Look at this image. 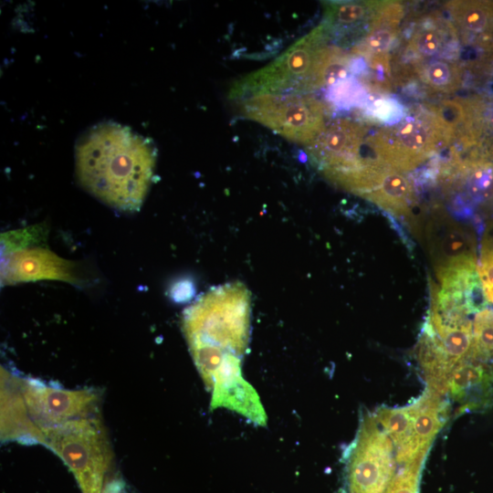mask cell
<instances>
[{
	"label": "cell",
	"instance_id": "cell-1",
	"mask_svg": "<svg viewBox=\"0 0 493 493\" xmlns=\"http://www.w3.org/2000/svg\"><path fill=\"white\" fill-rule=\"evenodd\" d=\"M251 294L241 282L214 288L187 307L182 330L194 362L211 393L212 410L226 408L257 426L267 416L260 397L242 374L248 346Z\"/></svg>",
	"mask_w": 493,
	"mask_h": 493
},
{
	"label": "cell",
	"instance_id": "cell-2",
	"mask_svg": "<svg viewBox=\"0 0 493 493\" xmlns=\"http://www.w3.org/2000/svg\"><path fill=\"white\" fill-rule=\"evenodd\" d=\"M157 149L127 125L104 121L87 129L75 145L79 184L110 207L141 209L152 182Z\"/></svg>",
	"mask_w": 493,
	"mask_h": 493
},
{
	"label": "cell",
	"instance_id": "cell-3",
	"mask_svg": "<svg viewBox=\"0 0 493 493\" xmlns=\"http://www.w3.org/2000/svg\"><path fill=\"white\" fill-rule=\"evenodd\" d=\"M330 33L324 23L290 46L272 63L239 79L231 100L261 94H304L327 86L329 68L341 49L328 46Z\"/></svg>",
	"mask_w": 493,
	"mask_h": 493
},
{
	"label": "cell",
	"instance_id": "cell-4",
	"mask_svg": "<svg viewBox=\"0 0 493 493\" xmlns=\"http://www.w3.org/2000/svg\"><path fill=\"white\" fill-rule=\"evenodd\" d=\"M408 433L400 438L397 452L393 453V437L377 413L364 415L355 439L346 451L348 493H386L402 467L424 462H409L398 467L404 461L426 456L408 439Z\"/></svg>",
	"mask_w": 493,
	"mask_h": 493
},
{
	"label": "cell",
	"instance_id": "cell-5",
	"mask_svg": "<svg viewBox=\"0 0 493 493\" xmlns=\"http://www.w3.org/2000/svg\"><path fill=\"white\" fill-rule=\"evenodd\" d=\"M42 431L45 445L68 466L81 493H102L111 453L101 422L91 415Z\"/></svg>",
	"mask_w": 493,
	"mask_h": 493
},
{
	"label": "cell",
	"instance_id": "cell-6",
	"mask_svg": "<svg viewBox=\"0 0 493 493\" xmlns=\"http://www.w3.org/2000/svg\"><path fill=\"white\" fill-rule=\"evenodd\" d=\"M47 226L39 224L1 234V284L59 280L79 285L77 264L46 245Z\"/></svg>",
	"mask_w": 493,
	"mask_h": 493
},
{
	"label": "cell",
	"instance_id": "cell-7",
	"mask_svg": "<svg viewBox=\"0 0 493 493\" xmlns=\"http://www.w3.org/2000/svg\"><path fill=\"white\" fill-rule=\"evenodd\" d=\"M239 110L286 139L309 145L323 131L329 110L305 94H261L239 100Z\"/></svg>",
	"mask_w": 493,
	"mask_h": 493
},
{
	"label": "cell",
	"instance_id": "cell-8",
	"mask_svg": "<svg viewBox=\"0 0 493 493\" xmlns=\"http://www.w3.org/2000/svg\"><path fill=\"white\" fill-rule=\"evenodd\" d=\"M450 139L434 112L422 111L367 138L378 160L396 171L414 169Z\"/></svg>",
	"mask_w": 493,
	"mask_h": 493
},
{
	"label": "cell",
	"instance_id": "cell-9",
	"mask_svg": "<svg viewBox=\"0 0 493 493\" xmlns=\"http://www.w3.org/2000/svg\"><path fill=\"white\" fill-rule=\"evenodd\" d=\"M28 413L41 429L93 415L99 393L93 389L69 390L32 378H18Z\"/></svg>",
	"mask_w": 493,
	"mask_h": 493
},
{
	"label": "cell",
	"instance_id": "cell-10",
	"mask_svg": "<svg viewBox=\"0 0 493 493\" xmlns=\"http://www.w3.org/2000/svg\"><path fill=\"white\" fill-rule=\"evenodd\" d=\"M1 437L21 444H43V431L34 423L22 395L18 378L1 372Z\"/></svg>",
	"mask_w": 493,
	"mask_h": 493
},
{
	"label": "cell",
	"instance_id": "cell-11",
	"mask_svg": "<svg viewBox=\"0 0 493 493\" xmlns=\"http://www.w3.org/2000/svg\"><path fill=\"white\" fill-rule=\"evenodd\" d=\"M364 198L395 216H407L414 194L411 182L399 171L386 166Z\"/></svg>",
	"mask_w": 493,
	"mask_h": 493
},
{
	"label": "cell",
	"instance_id": "cell-12",
	"mask_svg": "<svg viewBox=\"0 0 493 493\" xmlns=\"http://www.w3.org/2000/svg\"><path fill=\"white\" fill-rule=\"evenodd\" d=\"M493 371L487 362L468 359L458 363L448 380L453 398L467 408L470 393H477L481 403L488 404L492 394Z\"/></svg>",
	"mask_w": 493,
	"mask_h": 493
},
{
	"label": "cell",
	"instance_id": "cell-13",
	"mask_svg": "<svg viewBox=\"0 0 493 493\" xmlns=\"http://www.w3.org/2000/svg\"><path fill=\"white\" fill-rule=\"evenodd\" d=\"M449 11L460 33L474 37L485 47L493 46V2L455 1L449 4Z\"/></svg>",
	"mask_w": 493,
	"mask_h": 493
},
{
	"label": "cell",
	"instance_id": "cell-14",
	"mask_svg": "<svg viewBox=\"0 0 493 493\" xmlns=\"http://www.w3.org/2000/svg\"><path fill=\"white\" fill-rule=\"evenodd\" d=\"M382 2H345L327 5L324 24L330 33L351 30L372 22Z\"/></svg>",
	"mask_w": 493,
	"mask_h": 493
},
{
	"label": "cell",
	"instance_id": "cell-15",
	"mask_svg": "<svg viewBox=\"0 0 493 493\" xmlns=\"http://www.w3.org/2000/svg\"><path fill=\"white\" fill-rule=\"evenodd\" d=\"M437 236V267L464 256H475L473 244L467 235L454 224L445 226Z\"/></svg>",
	"mask_w": 493,
	"mask_h": 493
},
{
	"label": "cell",
	"instance_id": "cell-16",
	"mask_svg": "<svg viewBox=\"0 0 493 493\" xmlns=\"http://www.w3.org/2000/svg\"><path fill=\"white\" fill-rule=\"evenodd\" d=\"M472 334L469 359L493 362V309L485 308L475 314Z\"/></svg>",
	"mask_w": 493,
	"mask_h": 493
},
{
	"label": "cell",
	"instance_id": "cell-17",
	"mask_svg": "<svg viewBox=\"0 0 493 493\" xmlns=\"http://www.w3.org/2000/svg\"><path fill=\"white\" fill-rule=\"evenodd\" d=\"M423 80L439 91H452L459 85V70L456 64L435 60L423 69Z\"/></svg>",
	"mask_w": 493,
	"mask_h": 493
},
{
	"label": "cell",
	"instance_id": "cell-18",
	"mask_svg": "<svg viewBox=\"0 0 493 493\" xmlns=\"http://www.w3.org/2000/svg\"><path fill=\"white\" fill-rule=\"evenodd\" d=\"M477 272L487 302L493 304V233L482 238Z\"/></svg>",
	"mask_w": 493,
	"mask_h": 493
},
{
	"label": "cell",
	"instance_id": "cell-19",
	"mask_svg": "<svg viewBox=\"0 0 493 493\" xmlns=\"http://www.w3.org/2000/svg\"><path fill=\"white\" fill-rule=\"evenodd\" d=\"M396 35V27L376 26L371 28L370 33L364 38L362 51L368 54L377 55L383 53L391 46Z\"/></svg>",
	"mask_w": 493,
	"mask_h": 493
},
{
	"label": "cell",
	"instance_id": "cell-20",
	"mask_svg": "<svg viewBox=\"0 0 493 493\" xmlns=\"http://www.w3.org/2000/svg\"><path fill=\"white\" fill-rule=\"evenodd\" d=\"M413 48L419 55L431 57L436 55L443 46V36L435 27L418 30L412 39Z\"/></svg>",
	"mask_w": 493,
	"mask_h": 493
},
{
	"label": "cell",
	"instance_id": "cell-21",
	"mask_svg": "<svg viewBox=\"0 0 493 493\" xmlns=\"http://www.w3.org/2000/svg\"><path fill=\"white\" fill-rule=\"evenodd\" d=\"M372 115L378 120L392 121L402 118V111L400 105L392 100H377L372 105Z\"/></svg>",
	"mask_w": 493,
	"mask_h": 493
},
{
	"label": "cell",
	"instance_id": "cell-22",
	"mask_svg": "<svg viewBox=\"0 0 493 493\" xmlns=\"http://www.w3.org/2000/svg\"><path fill=\"white\" fill-rule=\"evenodd\" d=\"M188 291H193L192 286L189 283H179L173 288V297L177 301L188 299Z\"/></svg>",
	"mask_w": 493,
	"mask_h": 493
},
{
	"label": "cell",
	"instance_id": "cell-23",
	"mask_svg": "<svg viewBox=\"0 0 493 493\" xmlns=\"http://www.w3.org/2000/svg\"><path fill=\"white\" fill-rule=\"evenodd\" d=\"M102 493H125L124 486L119 482H110L104 487Z\"/></svg>",
	"mask_w": 493,
	"mask_h": 493
}]
</instances>
